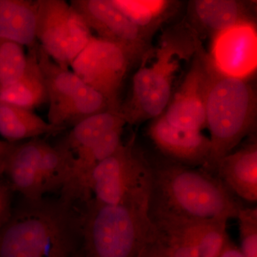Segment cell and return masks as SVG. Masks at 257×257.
Instances as JSON below:
<instances>
[{"label":"cell","instance_id":"obj_1","mask_svg":"<svg viewBox=\"0 0 257 257\" xmlns=\"http://www.w3.org/2000/svg\"><path fill=\"white\" fill-rule=\"evenodd\" d=\"M147 211L150 220L228 221L241 204L216 176L165 159L152 161Z\"/></svg>","mask_w":257,"mask_h":257},{"label":"cell","instance_id":"obj_2","mask_svg":"<svg viewBox=\"0 0 257 257\" xmlns=\"http://www.w3.org/2000/svg\"><path fill=\"white\" fill-rule=\"evenodd\" d=\"M82 219L61 198H23L0 229V257L74 256L82 248Z\"/></svg>","mask_w":257,"mask_h":257},{"label":"cell","instance_id":"obj_3","mask_svg":"<svg viewBox=\"0 0 257 257\" xmlns=\"http://www.w3.org/2000/svg\"><path fill=\"white\" fill-rule=\"evenodd\" d=\"M201 42L187 23L166 31L152 55V64H142L133 78L127 99L121 102L119 112L126 124H141L160 117L173 95L176 74L180 61L189 60Z\"/></svg>","mask_w":257,"mask_h":257},{"label":"cell","instance_id":"obj_4","mask_svg":"<svg viewBox=\"0 0 257 257\" xmlns=\"http://www.w3.org/2000/svg\"><path fill=\"white\" fill-rule=\"evenodd\" d=\"M206 125L211 152L203 170L214 175L221 159L236 150L256 126V94L247 79L229 77L213 67L207 53Z\"/></svg>","mask_w":257,"mask_h":257},{"label":"cell","instance_id":"obj_5","mask_svg":"<svg viewBox=\"0 0 257 257\" xmlns=\"http://www.w3.org/2000/svg\"><path fill=\"white\" fill-rule=\"evenodd\" d=\"M83 211L82 257H136L153 228L147 203H87Z\"/></svg>","mask_w":257,"mask_h":257},{"label":"cell","instance_id":"obj_6","mask_svg":"<svg viewBox=\"0 0 257 257\" xmlns=\"http://www.w3.org/2000/svg\"><path fill=\"white\" fill-rule=\"evenodd\" d=\"M150 188V162L135 137L96 166L87 183L89 197L104 205L148 203Z\"/></svg>","mask_w":257,"mask_h":257},{"label":"cell","instance_id":"obj_7","mask_svg":"<svg viewBox=\"0 0 257 257\" xmlns=\"http://www.w3.org/2000/svg\"><path fill=\"white\" fill-rule=\"evenodd\" d=\"M37 57L46 83L48 122L59 131L88 116L111 110L100 93L87 85L69 69L52 60L37 44Z\"/></svg>","mask_w":257,"mask_h":257},{"label":"cell","instance_id":"obj_8","mask_svg":"<svg viewBox=\"0 0 257 257\" xmlns=\"http://www.w3.org/2000/svg\"><path fill=\"white\" fill-rule=\"evenodd\" d=\"M92 37L84 19L67 2L37 0V41L60 67L69 69Z\"/></svg>","mask_w":257,"mask_h":257},{"label":"cell","instance_id":"obj_9","mask_svg":"<svg viewBox=\"0 0 257 257\" xmlns=\"http://www.w3.org/2000/svg\"><path fill=\"white\" fill-rule=\"evenodd\" d=\"M137 62L124 47L93 35L69 67L83 82L105 98L111 111L119 112L123 84Z\"/></svg>","mask_w":257,"mask_h":257},{"label":"cell","instance_id":"obj_10","mask_svg":"<svg viewBox=\"0 0 257 257\" xmlns=\"http://www.w3.org/2000/svg\"><path fill=\"white\" fill-rule=\"evenodd\" d=\"M150 221L153 227L152 240L167 257H218L230 239L226 221Z\"/></svg>","mask_w":257,"mask_h":257},{"label":"cell","instance_id":"obj_11","mask_svg":"<svg viewBox=\"0 0 257 257\" xmlns=\"http://www.w3.org/2000/svg\"><path fill=\"white\" fill-rule=\"evenodd\" d=\"M71 6L84 19L97 37L126 49L138 62H145L153 52L150 38L111 0H72Z\"/></svg>","mask_w":257,"mask_h":257},{"label":"cell","instance_id":"obj_12","mask_svg":"<svg viewBox=\"0 0 257 257\" xmlns=\"http://www.w3.org/2000/svg\"><path fill=\"white\" fill-rule=\"evenodd\" d=\"M192 60L190 69L162 116L176 127L202 132L207 128L205 99L208 72L207 52L201 44Z\"/></svg>","mask_w":257,"mask_h":257},{"label":"cell","instance_id":"obj_13","mask_svg":"<svg viewBox=\"0 0 257 257\" xmlns=\"http://www.w3.org/2000/svg\"><path fill=\"white\" fill-rule=\"evenodd\" d=\"M211 40L207 56L213 67L224 75L248 80L256 69L255 22L239 24Z\"/></svg>","mask_w":257,"mask_h":257},{"label":"cell","instance_id":"obj_14","mask_svg":"<svg viewBox=\"0 0 257 257\" xmlns=\"http://www.w3.org/2000/svg\"><path fill=\"white\" fill-rule=\"evenodd\" d=\"M148 136L167 160L193 168L207 165L211 145L202 132L176 127L160 116L152 120Z\"/></svg>","mask_w":257,"mask_h":257},{"label":"cell","instance_id":"obj_15","mask_svg":"<svg viewBox=\"0 0 257 257\" xmlns=\"http://www.w3.org/2000/svg\"><path fill=\"white\" fill-rule=\"evenodd\" d=\"M254 11L253 2L194 0L189 2L187 24L198 37L213 38L239 24L255 22Z\"/></svg>","mask_w":257,"mask_h":257},{"label":"cell","instance_id":"obj_16","mask_svg":"<svg viewBox=\"0 0 257 257\" xmlns=\"http://www.w3.org/2000/svg\"><path fill=\"white\" fill-rule=\"evenodd\" d=\"M214 176L235 198L257 202V143L252 136L219 161Z\"/></svg>","mask_w":257,"mask_h":257},{"label":"cell","instance_id":"obj_17","mask_svg":"<svg viewBox=\"0 0 257 257\" xmlns=\"http://www.w3.org/2000/svg\"><path fill=\"white\" fill-rule=\"evenodd\" d=\"M44 142L35 138L16 143L7 159L4 175L14 192L20 193L24 199L34 200L45 197L39 175Z\"/></svg>","mask_w":257,"mask_h":257},{"label":"cell","instance_id":"obj_18","mask_svg":"<svg viewBox=\"0 0 257 257\" xmlns=\"http://www.w3.org/2000/svg\"><path fill=\"white\" fill-rule=\"evenodd\" d=\"M37 0H0V39L36 47Z\"/></svg>","mask_w":257,"mask_h":257},{"label":"cell","instance_id":"obj_19","mask_svg":"<svg viewBox=\"0 0 257 257\" xmlns=\"http://www.w3.org/2000/svg\"><path fill=\"white\" fill-rule=\"evenodd\" d=\"M37 46L29 49L26 68L21 77L0 92V102L33 111L48 101L46 83L39 64Z\"/></svg>","mask_w":257,"mask_h":257},{"label":"cell","instance_id":"obj_20","mask_svg":"<svg viewBox=\"0 0 257 257\" xmlns=\"http://www.w3.org/2000/svg\"><path fill=\"white\" fill-rule=\"evenodd\" d=\"M126 121L118 111L106 110L93 114L73 125L56 145L72 157L76 152L95 143L115 128L124 127Z\"/></svg>","mask_w":257,"mask_h":257},{"label":"cell","instance_id":"obj_21","mask_svg":"<svg viewBox=\"0 0 257 257\" xmlns=\"http://www.w3.org/2000/svg\"><path fill=\"white\" fill-rule=\"evenodd\" d=\"M59 132L32 110L0 102V135L5 141L18 143Z\"/></svg>","mask_w":257,"mask_h":257},{"label":"cell","instance_id":"obj_22","mask_svg":"<svg viewBox=\"0 0 257 257\" xmlns=\"http://www.w3.org/2000/svg\"><path fill=\"white\" fill-rule=\"evenodd\" d=\"M138 28L150 38L159 27L170 18L175 3L167 0H111Z\"/></svg>","mask_w":257,"mask_h":257},{"label":"cell","instance_id":"obj_23","mask_svg":"<svg viewBox=\"0 0 257 257\" xmlns=\"http://www.w3.org/2000/svg\"><path fill=\"white\" fill-rule=\"evenodd\" d=\"M69 167V157L56 146L44 142L39 162V175L43 195L63 187Z\"/></svg>","mask_w":257,"mask_h":257},{"label":"cell","instance_id":"obj_24","mask_svg":"<svg viewBox=\"0 0 257 257\" xmlns=\"http://www.w3.org/2000/svg\"><path fill=\"white\" fill-rule=\"evenodd\" d=\"M28 62L25 47L0 39V92L16 82L23 75Z\"/></svg>","mask_w":257,"mask_h":257},{"label":"cell","instance_id":"obj_25","mask_svg":"<svg viewBox=\"0 0 257 257\" xmlns=\"http://www.w3.org/2000/svg\"><path fill=\"white\" fill-rule=\"evenodd\" d=\"M236 219L239 220L240 251L245 257H257V208L239 207Z\"/></svg>","mask_w":257,"mask_h":257},{"label":"cell","instance_id":"obj_26","mask_svg":"<svg viewBox=\"0 0 257 257\" xmlns=\"http://www.w3.org/2000/svg\"><path fill=\"white\" fill-rule=\"evenodd\" d=\"M136 257H167L152 239L147 241Z\"/></svg>","mask_w":257,"mask_h":257},{"label":"cell","instance_id":"obj_27","mask_svg":"<svg viewBox=\"0 0 257 257\" xmlns=\"http://www.w3.org/2000/svg\"><path fill=\"white\" fill-rule=\"evenodd\" d=\"M13 200L0 202V229L10 220L13 214Z\"/></svg>","mask_w":257,"mask_h":257},{"label":"cell","instance_id":"obj_28","mask_svg":"<svg viewBox=\"0 0 257 257\" xmlns=\"http://www.w3.org/2000/svg\"><path fill=\"white\" fill-rule=\"evenodd\" d=\"M218 257H245L231 240H229L226 243L224 248Z\"/></svg>","mask_w":257,"mask_h":257},{"label":"cell","instance_id":"obj_29","mask_svg":"<svg viewBox=\"0 0 257 257\" xmlns=\"http://www.w3.org/2000/svg\"><path fill=\"white\" fill-rule=\"evenodd\" d=\"M16 143H18L12 144L10 146L6 148L0 149V176L4 175L7 159Z\"/></svg>","mask_w":257,"mask_h":257},{"label":"cell","instance_id":"obj_30","mask_svg":"<svg viewBox=\"0 0 257 257\" xmlns=\"http://www.w3.org/2000/svg\"><path fill=\"white\" fill-rule=\"evenodd\" d=\"M71 257H82V251H81V249L79 250L78 252L76 253V254H74V256Z\"/></svg>","mask_w":257,"mask_h":257}]
</instances>
